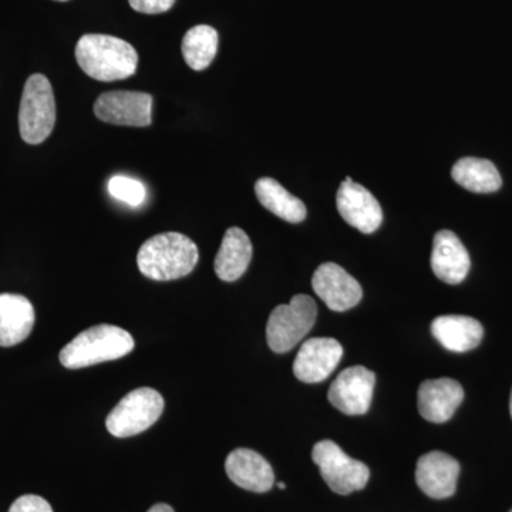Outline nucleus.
Masks as SVG:
<instances>
[{
    "mask_svg": "<svg viewBox=\"0 0 512 512\" xmlns=\"http://www.w3.org/2000/svg\"><path fill=\"white\" fill-rule=\"evenodd\" d=\"M229 480L252 493H266L275 484L271 464L261 454L249 448H237L225 461Z\"/></svg>",
    "mask_w": 512,
    "mask_h": 512,
    "instance_id": "16",
    "label": "nucleus"
},
{
    "mask_svg": "<svg viewBox=\"0 0 512 512\" xmlns=\"http://www.w3.org/2000/svg\"><path fill=\"white\" fill-rule=\"evenodd\" d=\"M510 512H512V510Z\"/></svg>",
    "mask_w": 512,
    "mask_h": 512,
    "instance_id": "30",
    "label": "nucleus"
},
{
    "mask_svg": "<svg viewBox=\"0 0 512 512\" xmlns=\"http://www.w3.org/2000/svg\"><path fill=\"white\" fill-rule=\"evenodd\" d=\"M251 259V239L241 228H229L222 239L220 251L215 256V274L221 281H238L247 272Z\"/></svg>",
    "mask_w": 512,
    "mask_h": 512,
    "instance_id": "19",
    "label": "nucleus"
},
{
    "mask_svg": "<svg viewBox=\"0 0 512 512\" xmlns=\"http://www.w3.org/2000/svg\"><path fill=\"white\" fill-rule=\"evenodd\" d=\"M9 512H53L52 505L39 495H22L10 507Z\"/></svg>",
    "mask_w": 512,
    "mask_h": 512,
    "instance_id": "24",
    "label": "nucleus"
},
{
    "mask_svg": "<svg viewBox=\"0 0 512 512\" xmlns=\"http://www.w3.org/2000/svg\"><path fill=\"white\" fill-rule=\"evenodd\" d=\"M200 252L192 239L178 232H165L147 239L137 255L141 274L153 281H175L190 275Z\"/></svg>",
    "mask_w": 512,
    "mask_h": 512,
    "instance_id": "1",
    "label": "nucleus"
},
{
    "mask_svg": "<svg viewBox=\"0 0 512 512\" xmlns=\"http://www.w3.org/2000/svg\"><path fill=\"white\" fill-rule=\"evenodd\" d=\"M510 412H511V417H512V392H511V400H510Z\"/></svg>",
    "mask_w": 512,
    "mask_h": 512,
    "instance_id": "28",
    "label": "nucleus"
},
{
    "mask_svg": "<svg viewBox=\"0 0 512 512\" xmlns=\"http://www.w3.org/2000/svg\"><path fill=\"white\" fill-rule=\"evenodd\" d=\"M375 384L376 375L372 370L365 366L348 367L330 384L329 402L348 416L366 414L372 404Z\"/></svg>",
    "mask_w": 512,
    "mask_h": 512,
    "instance_id": "8",
    "label": "nucleus"
},
{
    "mask_svg": "<svg viewBox=\"0 0 512 512\" xmlns=\"http://www.w3.org/2000/svg\"><path fill=\"white\" fill-rule=\"evenodd\" d=\"M318 306L308 295H295L288 305L276 306L266 325V340L275 353L295 348L313 328Z\"/></svg>",
    "mask_w": 512,
    "mask_h": 512,
    "instance_id": "5",
    "label": "nucleus"
},
{
    "mask_svg": "<svg viewBox=\"0 0 512 512\" xmlns=\"http://www.w3.org/2000/svg\"><path fill=\"white\" fill-rule=\"evenodd\" d=\"M183 56L185 63L195 72L210 67L218 52V32L208 25H198L188 30L183 39Z\"/></svg>",
    "mask_w": 512,
    "mask_h": 512,
    "instance_id": "22",
    "label": "nucleus"
},
{
    "mask_svg": "<svg viewBox=\"0 0 512 512\" xmlns=\"http://www.w3.org/2000/svg\"><path fill=\"white\" fill-rule=\"evenodd\" d=\"M276 485H278V488H281V490H285V488H286V484L285 483H278Z\"/></svg>",
    "mask_w": 512,
    "mask_h": 512,
    "instance_id": "27",
    "label": "nucleus"
},
{
    "mask_svg": "<svg viewBox=\"0 0 512 512\" xmlns=\"http://www.w3.org/2000/svg\"><path fill=\"white\" fill-rule=\"evenodd\" d=\"M312 286L316 295L335 312L349 311L362 301V286L342 266L333 262H326L316 269Z\"/></svg>",
    "mask_w": 512,
    "mask_h": 512,
    "instance_id": "10",
    "label": "nucleus"
},
{
    "mask_svg": "<svg viewBox=\"0 0 512 512\" xmlns=\"http://www.w3.org/2000/svg\"><path fill=\"white\" fill-rule=\"evenodd\" d=\"M59 2H66V0H59Z\"/></svg>",
    "mask_w": 512,
    "mask_h": 512,
    "instance_id": "29",
    "label": "nucleus"
},
{
    "mask_svg": "<svg viewBox=\"0 0 512 512\" xmlns=\"http://www.w3.org/2000/svg\"><path fill=\"white\" fill-rule=\"evenodd\" d=\"M460 464L441 451H431L417 461V485L427 497L444 500L456 493Z\"/></svg>",
    "mask_w": 512,
    "mask_h": 512,
    "instance_id": "13",
    "label": "nucleus"
},
{
    "mask_svg": "<svg viewBox=\"0 0 512 512\" xmlns=\"http://www.w3.org/2000/svg\"><path fill=\"white\" fill-rule=\"evenodd\" d=\"M134 345L133 336L119 326H93L64 346L59 359L67 369H83L121 359L134 349Z\"/></svg>",
    "mask_w": 512,
    "mask_h": 512,
    "instance_id": "3",
    "label": "nucleus"
},
{
    "mask_svg": "<svg viewBox=\"0 0 512 512\" xmlns=\"http://www.w3.org/2000/svg\"><path fill=\"white\" fill-rule=\"evenodd\" d=\"M464 390L457 380L431 379L420 384L417 393L419 413L431 423H446L463 403Z\"/></svg>",
    "mask_w": 512,
    "mask_h": 512,
    "instance_id": "14",
    "label": "nucleus"
},
{
    "mask_svg": "<svg viewBox=\"0 0 512 512\" xmlns=\"http://www.w3.org/2000/svg\"><path fill=\"white\" fill-rule=\"evenodd\" d=\"M451 177L458 185L476 194H490L503 185L497 167L484 158L464 157L454 164Z\"/></svg>",
    "mask_w": 512,
    "mask_h": 512,
    "instance_id": "21",
    "label": "nucleus"
},
{
    "mask_svg": "<svg viewBox=\"0 0 512 512\" xmlns=\"http://www.w3.org/2000/svg\"><path fill=\"white\" fill-rule=\"evenodd\" d=\"M153 97L147 93L117 92L103 93L94 103L97 119L113 126L148 127L151 124Z\"/></svg>",
    "mask_w": 512,
    "mask_h": 512,
    "instance_id": "9",
    "label": "nucleus"
},
{
    "mask_svg": "<svg viewBox=\"0 0 512 512\" xmlns=\"http://www.w3.org/2000/svg\"><path fill=\"white\" fill-rule=\"evenodd\" d=\"M470 266V255L454 232L443 229L434 235L431 269L440 281L448 285L461 284Z\"/></svg>",
    "mask_w": 512,
    "mask_h": 512,
    "instance_id": "15",
    "label": "nucleus"
},
{
    "mask_svg": "<svg viewBox=\"0 0 512 512\" xmlns=\"http://www.w3.org/2000/svg\"><path fill=\"white\" fill-rule=\"evenodd\" d=\"M35 326V309L28 298L0 293V346L10 348L29 338Z\"/></svg>",
    "mask_w": 512,
    "mask_h": 512,
    "instance_id": "17",
    "label": "nucleus"
},
{
    "mask_svg": "<svg viewBox=\"0 0 512 512\" xmlns=\"http://www.w3.org/2000/svg\"><path fill=\"white\" fill-rule=\"evenodd\" d=\"M343 357L342 345L332 338L306 340L293 362V373L303 383H319L328 379Z\"/></svg>",
    "mask_w": 512,
    "mask_h": 512,
    "instance_id": "12",
    "label": "nucleus"
},
{
    "mask_svg": "<svg viewBox=\"0 0 512 512\" xmlns=\"http://www.w3.org/2000/svg\"><path fill=\"white\" fill-rule=\"evenodd\" d=\"M131 8L146 15H158L173 8L175 0H128Z\"/></svg>",
    "mask_w": 512,
    "mask_h": 512,
    "instance_id": "25",
    "label": "nucleus"
},
{
    "mask_svg": "<svg viewBox=\"0 0 512 512\" xmlns=\"http://www.w3.org/2000/svg\"><path fill=\"white\" fill-rule=\"evenodd\" d=\"M111 197L121 202H126L130 207H138L147 198V190L143 183L126 175H114L109 181Z\"/></svg>",
    "mask_w": 512,
    "mask_h": 512,
    "instance_id": "23",
    "label": "nucleus"
},
{
    "mask_svg": "<svg viewBox=\"0 0 512 512\" xmlns=\"http://www.w3.org/2000/svg\"><path fill=\"white\" fill-rule=\"evenodd\" d=\"M147 512H175L173 510V507H170L168 504H156L153 505V507L150 508Z\"/></svg>",
    "mask_w": 512,
    "mask_h": 512,
    "instance_id": "26",
    "label": "nucleus"
},
{
    "mask_svg": "<svg viewBox=\"0 0 512 512\" xmlns=\"http://www.w3.org/2000/svg\"><path fill=\"white\" fill-rule=\"evenodd\" d=\"M76 60L92 79L116 82L136 74L138 55L130 43L119 37L84 35L76 45Z\"/></svg>",
    "mask_w": 512,
    "mask_h": 512,
    "instance_id": "2",
    "label": "nucleus"
},
{
    "mask_svg": "<svg viewBox=\"0 0 512 512\" xmlns=\"http://www.w3.org/2000/svg\"><path fill=\"white\" fill-rule=\"evenodd\" d=\"M163 412V396L151 387H140L124 396L111 410L106 427L114 437L126 439L150 429Z\"/></svg>",
    "mask_w": 512,
    "mask_h": 512,
    "instance_id": "6",
    "label": "nucleus"
},
{
    "mask_svg": "<svg viewBox=\"0 0 512 512\" xmlns=\"http://www.w3.org/2000/svg\"><path fill=\"white\" fill-rule=\"evenodd\" d=\"M336 205L343 220L363 234H373L382 225L383 211L379 201L350 177L340 185Z\"/></svg>",
    "mask_w": 512,
    "mask_h": 512,
    "instance_id": "11",
    "label": "nucleus"
},
{
    "mask_svg": "<svg viewBox=\"0 0 512 512\" xmlns=\"http://www.w3.org/2000/svg\"><path fill=\"white\" fill-rule=\"evenodd\" d=\"M56 124V100L52 84L43 74H33L25 84L19 109V130L32 146L49 138Z\"/></svg>",
    "mask_w": 512,
    "mask_h": 512,
    "instance_id": "4",
    "label": "nucleus"
},
{
    "mask_svg": "<svg viewBox=\"0 0 512 512\" xmlns=\"http://www.w3.org/2000/svg\"><path fill=\"white\" fill-rule=\"evenodd\" d=\"M255 194L262 207L281 220L299 224L306 218L305 204L291 192L286 191L274 178H259L255 184Z\"/></svg>",
    "mask_w": 512,
    "mask_h": 512,
    "instance_id": "20",
    "label": "nucleus"
},
{
    "mask_svg": "<svg viewBox=\"0 0 512 512\" xmlns=\"http://www.w3.org/2000/svg\"><path fill=\"white\" fill-rule=\"evenodd\" d=\"M312 460L333 493L349 495L363 490L369 481V467L349 457L333 441L322 440L316 443L312 450Z\"/></svg>",
    "mask_w": 512,
    "mask_h": 512,
    "instance_id": "7",
    "label": "nucleus"
},
{
    "mask_svg": "<svg viewBox=\"0 0 512 512\" xmlns=\"http://www.w3.org/2000/svg\"><path fill=\"white\" fill-rule=\"evenodd\" d=\"M431 333L450 352L464 353L480 345L484 329L470 316L446 315L433 320Z\"/></svg>",
    "mask_w": 512,
    "mask_h": 512,
    "instance_id": "18",
    "label": "nucleus"
}]
</instances>
